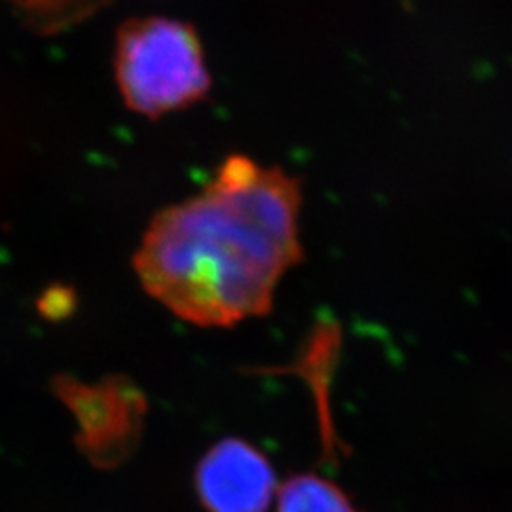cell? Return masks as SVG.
Listing matches in <instances>:
<instances>
[{"label": "cell", "mask_w": 512, "mask_h": 512, "mask_svg": "<svg viewBox=\"0 0 512 512\" xmlns=\"http://www.w3.org/2000/svg\"><path fill=\"white\" fill-rule=\"evenodd\" d=\"M300 209L296 177L234 154L200 194L152 217L135 274L190 325L230 329L264 317L281 279L304 258Z\"/></svg>", "instance_id": "6da1fadb"}, {"label": "cell", "mask_w": 512, "mask_h": 512, "mask_svg": "<svg viewBox=\"0 0 512 512\" xmlns=\"http://www.w3.org/2000/svg\"><path fill=\"white\" fill-rule=\"evenodd\" d=\"M114 73L126 107L150 120L186 109L211 90L196 29L162 16L128 19L120 25Z\"/></svg>", "instance_id": "7a4b0ae2"}, {"label": "cell", "mask_w": 512, "mask_h": 512, "mask_svg": "<svg viewBox=\"0 0 512 512\" xmlns=\"http://www.w3.org/2000/svg\"><path fill=\"white\" fill-rule=\"evenodd\" d=\"M54 393L73 412L80 429L78 446L93 463L114 467L137 446L145 397L135 385L126 380L86 385L57 376Z\"/></svg>", "instance_id": "3957f363"}, {"label": "cell", "mask_w": 512, "mask_h": 512, "mask_svg": "<svg viewBox=\"0 0 512 512\" xmlns=\"http://www.w3.org/2000/svg\"><path fill=\"white\" fill-rule=\"evenodd\" d=\"M194 486L207 512H268L279 490L270 459L241 439L213 444L196 467Z\"/></svg>", "instance_id": "277c9868"}, {"label": "cell", "mask_w": 512, "mask_h": 512, "mask_svg": "<svg viewBox=\"0 0 512 512\" xmlns=\"http://www.w3.org/2000/svg\"><path fill=\"white\" fill-rule=\"evenodd\" d=\"M275 497L277 512H357L338 484L313 473L287 478Z\"/></svg>", "instance_id": "5b68a950"}, {"label": "cell", "mask_w": 512, "mask_h": 512, "mask_svg": "<svg viewBox=\"0 0 512 512\" xmlns=\"http://www.w3.org/2000/svg\"><path fill=\"white\" fill-rule=\"evenodd\" d=\"M33 31L55 35L90 19L112 0H4Z\"/></svg>", "instance_id": "8992f818"}]
</instances>
